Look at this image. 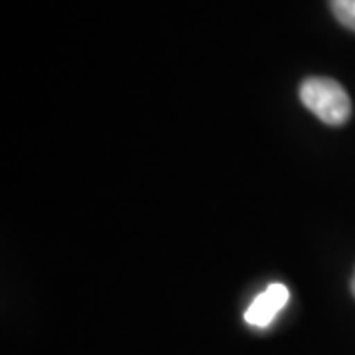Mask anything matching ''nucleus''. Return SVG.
Segmentation results:
<instances>
[{
    "label": "nucleus",
    "mask_w": 355,
    "mask_h": 355,
    "mask_svg": "<svg viewBox=\"0 0 355 355\" xmlns=\"http://www.w3.org/2000/svg\"><path fill=\"white\" fill-rule=\"evenodd\" d=\"M300 101L330 127H342L352 116V99L347 91L330 77L304 79L300 85Z\"/></svg>",
    "instance_id": "f257e3e1"
},
{
    "label": "nucleus",
    "mask_w": 355,
    "mask_h": 355,
    "mask_svg": "<svg viewBox=\"0 0 355 355\" xmlns=\"http://www.w3.org/2000/svg\"><path fill=\"white\" fill-rule=\"evenodd\" d=\"M288 298H291V292L284 284H280V282L268 284V288L261 292L251 302V306L245 310L243 318L253 328H268L277 314L286 306Z\"/></svg>",
    "instance_id": "f03ea898"
},
{
    "label": "nucleus",
    "mask_w": 355,
    "mask_h": 355,
    "mask_svg": "<svg viewBox=\"0 0 355 355\" xmlns=\"http://www.w3.org/2000/svg\"><path fill=\"white\" fill-rule=\"evenodd\" d=\"M330 8L340 24L355 32V0H330Z\"/></svg>",
    "instance_id": "7ed1b4c3"
},
{
    "label": "nucleus",
    "mask_w": 355,
    "mask_h": 355,
    "mask_svg": "<svg viewBox=\"0 0 355 355\" xmlns=\"http://www.w3.org/2000/svg\"><path fill=\"white\" fill-rule=\"evenodd\" d=\"M352 292H354V296H355V275H354V280H352Z\"/></svg>",
    "instance_id": "20e7f679"
}]
</instances>
